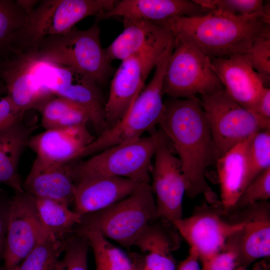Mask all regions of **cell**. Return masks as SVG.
I'll use <instances>...</instances> for the list:
<instances>
[{
  "mask_svg": "<svg viewBox=\"0 0 270 270\" xmlns=\"http://www.w3.org/2000/svg\"><path fill=\"white\" fill-rule=\"evenodd\" d=\"M24 114L8 95L0 96V131L22 120Z\"/></svg>",
  "mask_w": 270,
  "mask_h": 270,
  "instance_id": "8d00e7d4",
  "label": "cell"
},
{
  "mask_svg": "<svg viewBox=\"0 0 270 270\" xmlns=\"http://www.w3.org/2000/svg\"><path fill=\"white\" fill-rule=\"evenodd\" d=\"M172 224L198 254L202 264L222 250L228 240L244 227L242 220L228 222L209 210L196 212Z\"/></svg>",
  "mask_w": 270,
  "mask_h": 270,
  "instance_id": "9a60e30c",
  "label": "cell"
},
{
  "mask_svg": "<svg viewBox=\"0 0 270 270\" xmlns=\"http://www.w3.org/2000/svg\"><path fill=\"white\" fill-rule=\"evenodd\" d=\"M34 196L40 221L46 234L60 240L74 234V228L80 222L81 215L56 200Z\"/></svg>",
  "mask_w": 270,
  "mask_h": 270,
  "instance_id": "d4e9b609",
  "label": "cell"
},
{
  "mask_svg": "<svg viewBox=\"0 0 270 270\" xmlns=\"http://www.w3.org/2000/svg\"><path fill=\"white\" fill-rule=\"evenodd\" d=\"M268 168H270V130L258 132L252 138L249 152L248 184Z\"/></svg>",
  "mask_w": 270,
  "mask_h": 270,
  "instance_id": "d6a6232c",
  "label": "cell"
},
{
  "mask_svg": "<svg viewBox=\"0 0 270 270\" xmlns=\"http://www.w3.org/2000/svg\"><path fill=\"white\" fill-rule=\"evenodd\" d=\"M224 90L210 58L194 46L174 40L163 79V94L186 98Z\"/></svg>",
  "mask_w": 270,
  "mask_h": 270,
  "instance_id": "ba28073f",
  "label": "cell"
},
{
  "mask_svg": "<svg viewBox=\"0 0 270 270\" xmlns=\"http://www.w3.org/2000/svg\"><path fill=\"white\" fill-rule=\"evenodd\" d=\"M76 106H78L66 98L56 96L52 98L40 112L43 127L46 130L56 128L60 120Z\"/></svg>",
  "mask_w": 270,
  "mask_h": 270,
  "instance_id": "e575fe53",
  "label": "cell"
},
{
  "mask_svg": "<svg viewBox=\"0 0 270 270\" xmlns=\"http://www.w3.org/2000/svg\"><path fill=\"white\" fill-rule=\"evenodd\" d=\"M244 55L265 88L270 85V28L257 37Z\"/></svg>",
  "mask_w": 270,
  "mask_h": 270,
  "instance_id": "4dcf8cb0",
  "label": "cell"
},
{
  "mask_svg": "<svg viewBox=\"0 0 270 270\" xmlns=\"http://www.w3.org/2000/svg\"><path fill=\"white\" fill-rule=\"evenodd\" d=\"M254 135L231 148L216 163L221 204L226 210L236 206L248 184L249 152Z\"/></svg>",
  "mask_w": 270,
  "mask_h": 270,
  "instance_id": "7402d4cb",
  "label": "cell"
},
{
  "mask_svg": "<svg viewBox=\"0 0 270 270\" xmlns=\"http://www.w3.org/2000/svg\"><path fill=\"white\" fill-rule=\"evenodd\" d=\"M174 46L170 44L158 60L147 86L136 98L125 116L84 147L74 161L94 155L107 148L140 138L145 132L158 125L164 112L163 79Z\"/></svg>",
  "mask_w": 270,
  "mask_h": 270,
  "instance_id": "3957f363",
  "label": "cell"
},
{
  "mask_svg": "<svg viewBox=\"0 0 270 270\" xmlns=\"http://www.w3.org/2000/svg\"><path fill=\"white\" fill-rule=\"evenodd\" d=\"M24 192L69 206L74 202V184L68 164L48 162L36 157L22 184Z\"/></svg>",
  "mask_w": 270,
  "mask_h": 270,
  "instance_id": "ffe728a7",
  "label": "cell"
},
{
  "mask_svg": "<svg viewBox=\"0 0 270 270\" xmlns=\"http://www.w3.org/2000/svg\"><path fill=\"white\" fill-rule=\"evenodd\" d=\"M84 235L92 248L96 270H134L128 256L98 232H86Z\"/></svg>",
  "mask_w": 270,
  "mask_h": 270,
  "instance_id": "4316f807",
  "label": "cell"
},
{
  "mask_svg": "<svg viewBox=\"0 0 270 270\" xmlns=\"http://www.w3.org/2000/svg\"><path fill=\"white\" fill-rule=\"evenodd\" d=\"M171 244L163 229L150 224L138 237L134 246L146 253L145 259H150L172 256Z\"/></svg>",
  "mask_w": 270,
  "mask_h": 270,
  "instance_id": "f546056e",
  "label": "cell"
},
{
  "mask_svg": "<svg viewBox=\"0 0 270 270\" xmlns=\"http://www.w3.org/2000/svg\"><path fill=\"white\" fill-rule=\"evenodd\" d=\"M168 142L164 135L156 148L150 173L151 187L156 195L158 218L172 223L182 218L186 188L180 160Z\"/></svg>",
  "mask_w": 270,
  "mask_h": 270,
  "instance_id": "5bb4252c",
  "label": "cell"
},
{
  "mask_svg": "<svg viewBox=\"0 0 270 270\" xmlns=\"http://www.w3.org/2000/svg\"><path fill=\"white\" fill-rule=\"evenodd\" d=\"M210 59L228 96L243 108L256 114L265 87L244 54Z\"/></svg>",
  "mask_w": 270,
  "mask_h": 270,
  "instance_id": "2e32d148",
  "label": "cell"
},
{
  "mask_svg": "<svg viewBox=\"0 0 270 270\" xmlns=\"http://www.w3.org/2000/svg\"><path fill=\"white\" fill-rule=\"evenodd\" d=\"M134 270H136V269H134Z\"/></svg>",
  "mask_w": 270,
  "mask_h": 270,
  "instance_id": "f6af8a7d",
  "label": "cell"
},
{
  "mask_svg": "<svg viewBox=\"0 0 270 270\" xmlns=\"http://www.w3.org/2000/svg\"><path fill=\"white\" fill-rule=\"evenodd\" d=\"M74 184V211L82 216L105 208L146 184L124 178L96 176L80 178Z\"/></svg>",
  "mask_w": 270,
  "mask_h": 270,
  "instance_id": "e0dca14e",
  "label": "cell"
},
{
  "mask_svg": "<svg viewBox=\"0 0 270 270\" xmlns=\"http://www.w3.org/2000/svg\"><path fill=\"white\" fill-rule=\"evenodd\" d=\"M46 234L40 221L34 196L26 192H15L11 200L4 270H14Z\"/></svg>",
  "mask_w": 270,
  "mask_h": 270,
  "instance_id": "4fadbf2b",
  "label": "cell"
},
{
  "mask_svg": "<svg viewBox=\"0 0 270 270\" xmlns=\"http://www.w3.org/2000/svg\"><path fill=\"white\" fill-rule=\"evenodd\" d=\"M198 254L190 248L187 257L178 264L177 270H202Z\"/></svg>",
  "mask_w": 270,
  "mask_h": 270,
  "instance_id": "ab89813d",
  "label": "cell"
},
{
  "mask_svg": "<svg viewBox=\"0 0 270 270\" xmlns=\"http://www.w3.org/2000/svg\"><path fill=\"white\" fill-rule=\"evenodd\" d=\"M0 270H4V269H3V268H2V267H0Z\"/></svg>",
  "mask_w": 270,
  "mask_h": 270,
  "instance_id": "ee69618b",
  "label": "cell"
},
{
  "mask_svg": "<svg viewBox=\"0 0 270 270\" xmlns=\"http://www.w3.org/2000/svg\"><path fill=\"white\" fill-rule=\"evenodd\" d=\"M67 238L60 240L52 234H46L13 270H56Z\"/></svg>",
  "mask_w": 270,
  "mask_h": 270,
  "instance_id": "484cf974",
  "label": "cell"
},
{
  "mask_svg": "<svg viewBox=\"0 0 270 270\" xmlns=\"http://www.w3.org/2000/svg\"><path fill=\"white\" fill-rule=\"evenodd\" d=\"M124 30L105 48L111 61L125 60L144 50L167 46L174 39L170 32L153 22L122 18Z\"/></svg>",
  "mask_w": 270,
  "mask_h": 270,
  "instance_id": "44dd1931",
  "label": "cell"
},
{
  "mask_svg": "<svg viewBox=\"0 0 270 270\" xmlns=\"http://www.w3.org/2000/svg\"><path fill=\"white\" fill-rule=\"evenodd\" d=\"M200 100L220 158L257 132L270 130V122L242 106L224 90L202 96Z\"/></svg>",
  "mask_w": 270,
  "mask_h": 270,
  "instance_id": "9c48e42d",
  "label": "cell"
},
{
  "mask_svg": "<svg viewBox=\"0 0 270 270\" xmlns=\"http://www.w3.org/2000/svg\"><path fill=\"white\" fill-rule=\"evenodd\" d=\"M37 128L34 123L23 119L0 131V184L15 192L24 191L18 172V164L32 133Z\"/></svg>",
  "mask_w": 270,
  "mask_h": 270,
  "instance_id": "cb8c5ba5",
  "label": "cell"
},
{
  "mask_svg": "<svg viewBox=\"0 0 270 270\" xmlns=\"http://www.w3.org/2000/svg\"><path fill=\"white\" fill-rule=\"evenodd\" d=\"M12 198L0 189V261L3 260Z\"/></svg>",
  "mask_w": 270,
  "mask_h": 270,
  "instance_id": "74e56055",
  "label": "cell"
},
{
  "mask_svg": "<svg viewBox=\"0 0 270 270\" xmlns=\"http://www.w3.org/2000/svg\"><path fill=\"white\" fill-rule=\"evenodd\" d=\"M98 24L95 20L86 30L74 26L64 34L43 39L33 49L40 60L73 68L98 86L104 84L115 68L102 46Z\"/></svg>",
  "mask_w": 270,
  "mask_h": 270,
  "instance_id": "277c9868",
  "label": "cell"
},
{
  "mask_svg": "<svg viewBox=\"0 0 270 270\" xmlns=\"http://www.w3.org/2000/svg\"><path fill=\"white\" fill-rule=\"evenodd\" d=\"M256 114L265 120L270 122V88H265L259 99Z\"/></svg>",
  "mask_w": 270,
  "mask_h": 270,
  "instance_id": "f35d334b",
  "label": "cell"
},
{
  "mask_svg": "<svg viewBox=\"0 0 270 270\" xmlns=\"http://www.w3.org/2000/svg\"><path fill=\"white\" fill-rule=\"evenodd\" d=\"M251 206L238 234V264L245 269L254 261L270 255L269 205L262 202Z\"/></svg>",
  "mask_w": 270,
  "mask_h": 270,
  "instance_id": "603a6c76",
  "label": "cell"
},
{
  "mask_svg": "<svg viewBox=\"0 0 270 270\" xmlns=\"http://www.w3.org/2000/svg\"><path fill=\"white\" fill-rule=\"evenodd\" d=\"M161 56L156 51L144 50L122 60L114 73L108 98L104 104L108 128L118 124L126 114Z\"/></svg>",
  "mask_w": 270,
  "mask_h": 270,
  "instance_id": "7c38bea8",
  "label": "cell"
},
{
  "mask_svg": "<svg viewBox=\"0 0 270 270\" xmlns=\"http://www.w3.org/2000/svg\"><path fill=\"white\" fill-rule=\"evenodd\" d=\"M94 140L86 124L45 130L30 138L27 147L37 158L64 164L74 161L78 153Z\"/></svg>",
  "mask_w": 270,
  "mask_h": 270,
  "instance_id": "ac0fdd59",
  "label": "cell"
},
{
  "mask_svg": "<svg viewBox=\"0 0 270 270\" xmlns=\"http://www.w3.org/2000/svg\"><path fill=\"white\" fill-rule=\"evenodd\" d=\"M16 2L26 15L32 12L38 3L37 0H16Z\"/></svg>",
  "mask_w": 270,
  "mask_h": 270,
  "instance_id": "60d3db41",
  "label": "cell"
},
{
  "mask_svg": "<svg viewBox=\"0 0 270 270\" xmlns=\"http://www.w3.org/2000/svg\"><path fill=\"white\" fill-rule=\"evenodd\" d=\"M239 266L238 238L228 241L222 250L202 264V270H235Z\"/></svg>",
  "mask_w": 270,
  "mask_h": 270,
  "instance_id": "d590c367",
  "label": "cell"
},
{
  "mask_svg": "<svg viewBox=\"0 0 270 270\" xmlns=\"http://www.w3.org/2000/svg\"><path fill=\"white\" fill-rule=\"evenodd\" d=\"M6 94L7 90L4 84L0 80V95Z\"/></svg>",
  "mask_w": 270,
  "mask_h": 270,
  "instance_id": "b9f144b4",
  "label": "cell"
},
{
  "mask_svg": "<svg viewBox=\"0 0 270 270\" xmlns=\"http://www.w3.org/2000/svg\"><path fill=\"white\" fill-rule=\"evenodd\" d=\"M156 218L151 185L146 184L132 194L105 208L82 215L74 232H96L128 248L134 246L144 230Z\"/></svg>",
  "mask_w": 270,
  "mask_h": 270,
  "instance_id": "5b68a950",
  "label": "cell"
},
{
  "mask_svg": "<svg viewBox=\"0 0 270 270\" xmlns=\"http://www.w3.org/2000/svg\"><path fill=\"white\" fill-rule=\"evenodd\" d=\"M38 75L44 88L85 111L98 136L108 128L99 86L92 80L73 68L42 61Z\"/></svg>",
  "mask_w": 270,
  "mask_h": 270,
  "instance_id": "30bf717a",
  "label": "cell"
},
{
  "mask_svg": "<svg viewBox=\"0 0 270 270\" xmlns=\"http://www.w3.org/2000/svg\"><path fill=\"white\" fill-rule=\"evenodd\" d=\"M235 270H246V269L243 268L242 266H238Z\"/></svg>",
  "mask_w": 270,
  "mask_h": 270,
  "instance_id": "7bdbcfd3",
  "label": "cell"
},
{
  "mask_svg": "<svg viewBox=\"0 0 270 270\" xmlns=\"http://www.w3.org/2000/svg\"><path fill=\"white\" fill-rule=\"evenodd\" d=\"M164 103L158 125L178 156L186 193L191 198L202 195L208 202L214 203L216 196L205 173L220 156L200 99L172 98Z\"/></svg>",
  "mask_w": 270,
  "mask_h": 270,
  "instance_id": "6da1fadb",
  "label": "cell"
},
{
  "mask_svg": "<svg viewBox=\"0 0 270 270\" xmlns=\"http://www.w3.org/2000/svg\"><path fill=\"white\" fill-rule=\"evenodd\" d=\"M210 11L194 0H122L110 10L96 17V20L121 17L156 22L177 16L202 15Z\"/></svg>",
  "mask_w": 270,
  "mask_h": 270,
  "instance_id": "d6986e66",
  "label": "cell"
},
{
  "mask_svg": "<svg viewBox=\"0 0 270 270\" xmlns=\"http://www.w3.org/2000/svg\"><path fill=\"white\" fill-rule=\"evenodd\" d=\"M115 0H43L27 15L10 48H34L43 39L68 32L82 20L110 10Z\"/></svg>",
  "mask_w": 270,
  "mask_h": 270,
  "instance_id": "52a82bcc",
  "label": "cell"
},
{
  "mask_svg": "<svg viewBox=\"0 0 270 270\" xmlns=\"http://www.w3.org/2000/svg\"><path fill=\"white\" fill-rule=\"evenodd\" d=\"M89 244L84 234L74 233L68 237L56 270H88V254Z\"/></svg>",
  "mask_w": 270,
  "mask_h": 270,
  "instance_id": "1f68e13d",
  "label": "cell"
},
{
  "mask_svg": "<svg viewBox=\"0 0 270 270\" xmlns=\"http://www.w3.org/2000/svg\"><path fill=\"white\" fill-rule=\"evenodd\" d=\"M164 136L160 130L148 136L107 148L86 160L68 163L74 182L86 177L104 176L150 184L152 158Z\"/></svg>",
  "mask_w": 270,
  "mask_h": 270,
  "instance_id": "8992f818",
  "label": "cell"
},
{
  "mask_svg": "<svg viewBox=\"0 0 270 270\" xmlns=\"http://www.w3.org/2000/svg\"><path fill=\"white\" fill-rule=\"evenodd\" d=\"M143 270H146L144 269Z\"/></svg>",
  "mask_w": 270,
  "mask_h": 270,
  "instance_id": "bcb514c9",
  "label": "cell"
},
{
  "mask_svg": "<svg viewBox=\"0 0 270 270\" xmlns=\"http://www.w3.org/2000/svg\"><path fill=\"white\" fill-rule=\"evenodd\" d=\"M210 10H219L238 16H270V2L262 0H194Z\"/></svg>",
  "mask_w": 270,
  "mask_h": 270,
  "instance_id": "f1b7e54d",
  "label": "cell"
},
{
  "mask_svg": "<svg viewBox=\"0 0 270 270\" xmlns=\"http://www.w3.org/2000/svg\"><path fill=\"white\" fill-rule=\"evenodd\" d=\"M26 16L16 0H0V55L8 50Z\"/></svg>",
  "mask_w": 270,
  "mask_h": 270,
  "instance_id": "83f0119b",
  "label": "cell"
},
{
  "mask_svg": "<svg viewBox=\"0 0 270 270\" xmlns=\"http://www.w3.org/2000/svg\"><path fill=\"white\" fill-rule=\"evenodd\" d=\"M270 197V168L260 173L246 188L236 206H250Z\"/></svg>",
  "mask_w": 270,
  "mask_h": 270,
  "instance_id": "836d02e7",
  "label": "cell"
},
{
  "mask_svg": "<svg viewBox=\"0 0 270 270\" xmlns=\"http://www.w3.org/2000/svg\"><path fill=\"white\" fill-rule=\"evenodd\" d=\"M40 60L34 50L10 48L0 55V80L7 94L24 114L34 109L40 112L55 96L40 84L38 75Z\"/></svg>",
  "mask_w": 270,
  "mask_h": 270,
  "instance_id": "8fae6325",
  "label": "cell"
},
{
  "mask_svg": "<svg viewBox=\"0 0 270 270\" xmlns=\"http://www.w3.org/2000/svg\"><path fill=\"white\" fill-rule=\"evenodd\" d=\"M153 22L168 30L174 40L194 46L209 58H226L246 54L252 42L270 28V16H238L212 10Z\"/></svg>",
  "mask_w": 270,
  "mask_h": 270,
  "instance_id": "7a4b0ae2",
  "label": "cell"
}]
</instances>
